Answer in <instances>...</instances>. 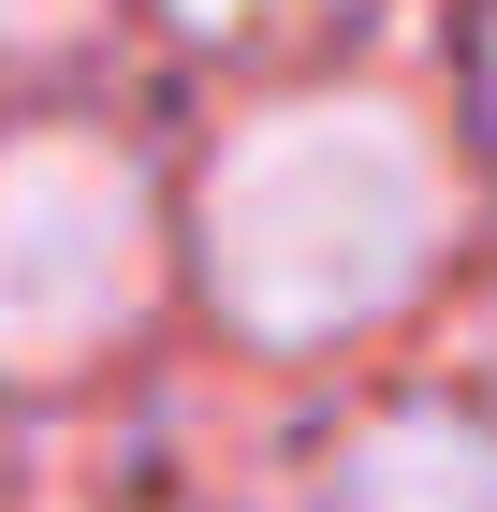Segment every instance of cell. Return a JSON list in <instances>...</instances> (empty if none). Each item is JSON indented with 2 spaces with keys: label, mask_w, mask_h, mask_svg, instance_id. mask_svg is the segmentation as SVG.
Returning <instances> with one entry per match:
<instances>
[{
  "label": "cell",
  "mask_w": 497,
  "mask_h": 512,
  "mask_svg": "<svg viewBox=\"0 0 497 512\" xmlns=\"http://www.w3.org/2000/svg\"><path fill=\"white\" fill-rule=\"evenodd\" d=\"M322 512H497V425L483 410H366L322 454Z\"/></svg>",
  "instance_id": "cell-3"
},
{
  "label": "cell",
  "mask_w": 497,
  "mask_h": 512,
  "mask_svg": "<svg viewBox=\"0 0 497 512\" xmlns=\"http://www.w3.org/2000/svg\"><path fill=\"white\" fill-rule=\"evenodd\" d=\"M161 220L147 176L103 132H15L0 147V381H74L147 322Z\"/></svg>",
  "instance_id": "cell-2"
},
{
  "label": "cell",
  "mask_w": 497,
  "mask_h": 512,
  "mask_svg": "<svg viewBox=\"0 0 497 512\" xmlns=\"http://www.w3.org/2000/svg\"><path fill=\"white\" fill-rule=\"evenodd\" d=\"M454 220H468V191L395 88H307V103H264V118L220 132L205 205H191V264L234 337L337 352L439 278Z\"/></svg>",
  "instance_id": "cell-1"
},
{
  "label": "cell",
  "mask_w": 497,
  "mask_h": 512,
  "mask_svg": "<svg viewBox=\"0 0 497 512\" xmlns=\"http://www.w3.org/2000/svg\"><path fill=\"white\" fill-rule=\"evenodd\" d=\"M103 30V0H0V44L15 59H44V44H88Z\"/></svg>",
  "instance_id": "cell-4"
},
{
  "label": "cell",
  "mask_w": 497,
  "mask_h": 512,
  "mask_svg": "<svg viewBox=\"0 0 497 512\" xmlns=\"http://www.w3.org/2000/svg\"><path fill=\"white\" fill-rule=\"evenodd\" d=\"M278 15H322V0H176V30H205V44L220 30H278Z\"/></svg>",
  "instance_id": "cell-5"
},
{
  "label": "cell",
  "mask_w": 497,
  "mask_h": 512,
  "mask_svg": "<svg viewBox=\"0 0 497 512\" xmlns=\"http://www.w3.org/2000/svg\"><path fill=\"white\" fill-rule=\"evenodd\" d=\"M483 88H497V15H483Z\"/></svg>",
  "instance_id": "cell-6"
}]
</instances>
